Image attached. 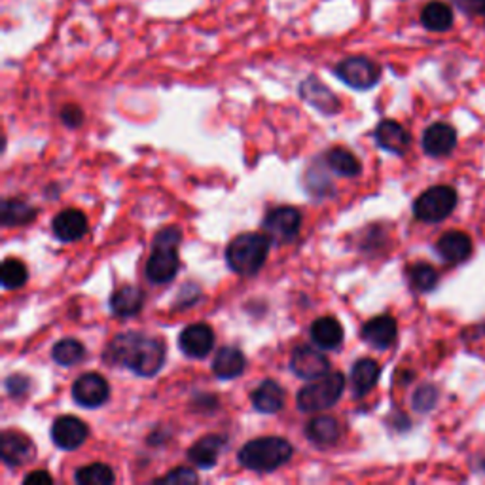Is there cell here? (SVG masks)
<instances>
[{
	"instance_id": "cell-1",
	"label": "cell",
	"mask_w": 485,
	"mask_h": 485,
	"mask_svg": "<svg viewBox=\"0 0 485 485\" xmlns=\"http://www.w3.org/2000/svg\"><path fill=\"white\" fill-rule=\"evenodd\" d=\"M105 360L120 364L141 377H152L165 364V343L137 332L118 333L107 347Z\"/></svg>"
},
{
	"instance_id": "cell-2",
	"label": "cell",
	"mask_w": 485,
	"mask_h": 485,
	"mask_svg": "<svg viewBox=\"0 0 485 485\" xmlns=\"http://www.w3.org/2000/svg\"><path fill=\"white\" fill-rule=\"evenodd\" d=\"M270 247L272 239L267 233H241L226 248V262L230 270L245 277L258 273L265 264L267 255H270Z\"/></svg>"
},
{
	"instance_id": "cell-3",
	"label": "cell",
	"mask_w": 485,
	"mask_h": 485,
	"mask_svg": "<svg viewBox=\"0 0 485 485\" xmlns=\"http://www.w3.org/2000/svg\"><path fill=\"white\" fill-rule=\"evenodd\" d=\"M182 241V233L178 228L169 226L156 233L152 241V255L146 262V277L154 284L171 282L180 267L178 245Z\"/></svg>"
},
{
	"instance_id": "cell-4",
	"label": "cell",
	"mask_w": 485,
	"mask_h": 485,
	"mask_svg": "<svg viewBox=\"0 0 485 485\" xmlns=\"http://www.w3.org/2000/svg\"><path fill=\"white\" fill-rule=\"evenodd\" d=\"M294 454L289 440L281 437H264L250 440L239 449V463L253 472H273L279 466L287 464Z\"/></svg>"
},
{
	"instance_id": "cell-5",
	"label": "cell",
	"mask_w": 485,
	"mask_h": 485,
	"mask_svg": "<svg viewBox=\"0 0 485 485\" xmlns=\"http://www.w3.org/2000/svg\"><path fill=\"white\" fill-rule=\"evenodd\" d=\"M345 389V377L342 372H328L321 377L311 379L298 391V410L306 413H319L338 403Z\"/></svg>"
},
{
	"instance_id": "cell-6",
	"label": "cell",
	"mask_w": 485,
	"mask_h": 485,
	"mask_svg": "<svg viewBox=\"0 0 485 485\" xmlns=\"http://www.w3.org/2000/svg\"><path fill=\"white\" fill-rule=\"evenodd\" d=\"M457 192L451 186H432L413 204V214L421 222H442L457 207Z\"/></svg>"
},
{
	"instance_id": "cell-7",
	"label": "cell",
	"mask_w": 485,
	"mask_h": 485,
	"mask_svg": "<svg viewBox=\"0 0 485 485\" xmlns=\"http://www.w3.org/2000/svg\"><path fill=\"white\" fill-rule=\"evenodd\" d=\"M336 76L353 90H372L381 78L379 65L368 57H347L333 69Z\"/></svg>"
},
{
	"instance_id": "cell-8",
	"label": "cell",
	"mask_w": 485,
	"mask_h": 485,
	"mask_svg": "<svg viewBox=\"0 0 485 485\" xmlns=\"http://www.w3.org/2000/svg\"><path fill=\"white\" fill-rule=\"evenodd\" d=\"M299 226H302V214L294 207H277L264 219L265 233L279 245L290 243L298 236Z\"/></svg>"
},
{
	"instance_id": "cell-9",
	"label": "cell",
	"mask_w": 485,
	"mask_h": 485,
	"mask_svg": "<svg viewBox=\"0 0 485 485\" xmlns=\"http://www.w3.org/2000/svg\"><path fill=\"white\" fill-rule=\"evenodd\" d=\"M108 394H110L108 381L97 372L82 374L73 383V398L82 408L95 410L99 406H103L108 400Z\"/></svg>"
},
{
	"instance_id": "cell-10",
	"label": "cell",
	"mask_w": 485,
	"mask_h": 485,
	"mask_svg": "<svg viewBox=\"0 0 485 485\" xmlns=\"http://www.w3.org/2000/svg\"><path fill=\"white\" fill-rule=\"evenodd\" d=\"M290 370L302 379H316L330 372V362L323 355V349L299 345L290 355Z\"/></svg>"
},
{
	"instance_id": "cell-11",
	"label": "cell",
	"mask_w": 485,
	"mask_h": 485,
	"mask_svg": "<svg viewBox=\"0 0 485 485\" xmlns=\"http://www.w3.org/2000/svg\"><path fill=\"white\" fill-rule=\"evenodd\" d=\"M90 437V429L74 415H61L52 425V440L59 449H78Z\"/></svg>"
},
{
	"instance_id": "cell-12",
	"label": "cell",
	"mask_w": 485,
	"mask_h": 485,
	"mask_svg": "<svg viewBox=\"0 0 485 485\" xmlns=\"http://www.w3.org/2000/svg\"><path fill=\"white\" fill-rule=\"evenodd\" d=\"M35 444L23 432L4 430L0 437V455L8 466H23L35 459Z\"/></svg>"
},
{
	"instance_id": "cell-13",
	"label": "cell",
	"mask_w": 485,
	"mask_h": 485,
	"mask_svg": "<svg viewBox=\"0 0 485 485\" xmlns=\"http://www.w3.org/2000/svg\"><path fill=\"white\" fill-rule=\"evenodd\" d=\"M178 347L190 359H204L214 347V332L204 323L190 325L180 332Z\"/></svg>"
},
{
	"instance_id": "cell-14",
	"label": "cell",
	"mask_w": 485,
	"mask_h": 485,
	"mask_svg": "<svg viewBox=\"0 0 485 485\" xmlns=\"http://www.w3.org/2000/svg\"><path fill=\"white\" fill-rule=\"evenodd\" d=\"M299 95H302L306 103H309L316 110H321L323 114L330 116V114H338L342 110L340 99L315 76H309L307 80L302 82V86H299Z\"/></svg>"
},
{
	"instance_id": "cell-15",
	"label": "cell",
	"mask_w": 485,
	"mask_h": 485,
	"mask_svg": "<svg viewBox=\"0 0 485 485\" xmlns=\"http://www.w3.org/2000/svg\"><path fill=\"white\" fill-rule=\"evenodd\" d=\"M52 230L61 243H74L88 233V216L78 209H65L54 219Z\"/></svg>"
},
{
	"instance_id": "cell-16",
	"label": "cell",
	"mask_w": 485,
	"mask_h": 485,
	"mask_svg": "<svg viewBox=\"0 0 485 485\" xmlns=\"http://www.w3.org/2000/svg\"><path fill=\"white\" fill-rule=\"evenodd\" d=\"M360 336L368 345H372L374 349H379V351L389 349L396 342V336H398L396 321L389 315L374 316L372 321H368L362 326Z\"/></svg>"
},
{
	"instance_id": "cell-17",
	"label": "cell",
	"mask_w": 485,
	"mask_h": 485,
	"mask_svg": "<svg viewBox=\"0 0 485 485\" xmlns=\"http://www.w3.org/2000/svg\"><path fill=\"white\" fill-rule=\"evenodd\" d=\"M457 146V131L449 124H432L423 133V150L429 156H447Z\"/></svg>"
},
{
	"instance_id": "cell-18",
	"label": "cell",
	"mask_w": 485,
	"mask_h": 485,
	"mask_svg": "<svg viewBox=\"0 0 485 485\" xmlns=\"http://www.w3.org/2000/svg\"><path fill=\"white\" fill-rule=\"evenodd\" d=\"M376 143L383 150H387V152L403 156L408 152V148L411 144V137H410V133L398 122L383 120L376 127Z\"/></svg>"
},
{
	"instance_id": "cell-19",
	"label": "cell",
	"mask_w": 485,
	"mask_h": 485,
	"mask_svg": "<svg viewBox=\"0 0 485 485\" xmlns=\"http://www.w3.org/2000/svg\"><path fill=\"white\" fill-rule=\"evenodd\" d=\"M437 253L449 264H461L472 255V239L463 231H447L438 239Z\"/></svg>"
},
{
	"instance_id": "cell-20",
	"label": "cell",
	"mask_w": 485,
	"mask_h": 485,
	"mask_svg": "<svg viewBox=\"0 0 485 485\" xmlns=\"http://www.w3.org/2000/svg\"><path fill=\"white\" fill-rule=\"evenodd\" d=\"M311 340L323 351L338 349L343 342V326L336 316H323L311 325Z\"/></svg>"
},
{
	"instance_id": "cell-21",
	"label": "cell",
	"mask_w": 485,
	"mask_h": 485,
	"mask_svg": "<svg viewBox=\"0 0 485 485\" xmlns=\"http://www.w3.org/2000/svg\"><path fill=\"white\" fill-rule=\"evenodd\" d=\"M247 368V359L236 347H222L216 351L212 360V374L219 379H236Z\"/></svg>"
},
{
	"instance_id": "cell-22",
	"label": "cell",
	"mask_w": 485,
	"mask_h": 485,
	"mask_svg": "<svg viewBox=\"0 0 485 485\" xmlns=\"http://www.w3.org/2000/svg\"><path fill=\"white\" fill-rule=\"evenodd\" d=\"M250 403L260 413H277L284 406V389L277 381L265 379L250 394Z\"/></svg>"
},
{
	"instance_id": "cell-23",
	"label": "cell",
	"mask_w": 485,
	"mask_h": 485,
	"mask_svg": "<svg viewBox=\"0 0 485 485\" xmlns=\"http://www.w3.org/2000/svg\"><path fill=\"white\" fill-rule=\"evenodd\" d=\"M224 446H226L224 437H219V434H211V437H204L202 440H197L188 449V459L199 468H211L219 463V457L222 454Z\"/></svg>"
},
{
	"instance_id": "cell-24",
	"label": "cell",
	"mask_w": 485,
	"mask_h": 485,
	"mask_svg": "<svg viewBox=\"0 0 485 485\" xmlns=\"http://www.w3.org/2000/svg\"><path fill=\"white\" fill-rule=\"evenodd\" d=\"M342 427L336 417L316 415L306 427V437L315 446H332L340 440Z\"/></svg>"
},
{
	"instance_id": "cell-25",
	"label": "cell",
	"mask_w": 485,
	"mask_h": 485,
	"mask_svg": "<svg viewBox=\"0 0 485 485\" xmlns=\"http://www.w3.org/2000/svg\"><path fill=\"white\" fill-rule=\"evenodd\" d=\"M144 306V292L137 287H122L110 296V309L114 315L122 316V319H129L143 311Z\"/></svg>"
},
{
	"instance_id": "cell-26",
	"label": "cell",
	"mask_w": 485,
	"mask_h": 485,
	"mask_svg": "<svg viewBox=\"0 0 485 485\" xmlns=\"http://www.w3.org/2000/svg\"><path fill=\"white\" fill-rule=\"evenodd\" d=\"M381 368L374 359H360L355 362L353 370H351V387L357 398H362L364 394L370 393L379 379Z\"/></svg>"
},
{
	"instance_id": "cell-27",
	"label": "cell",
	"mask_w": 485,
	"mask_h": 485,
	"mask_svg": "<svg viewBox=\"0 0 485 485\" xmlns=\"http://www.w3.org/2000/svg\"><path fill=\"white\" fill-rule=\"evenodd\" d=\"M37 219V209L22 199H4L0 207V222L4 228L12 226H25Z\"/></svg>"
},
{
	"instance_id": "cell-28",
	"label": "cell",
	"mask_w": 485,
	"mask_h": 485,
	"mask_svg": "<svg viewBox=\"0 0 485 485\" xmlns=\"http://www.w3.org/2000/svg\"><path fill=\"white\" fill-rule=\"evenodd\" d=\"M326 165L333 173H338L340 177H349V178L360 175V171H362L360 161L357 160V156L342 146L328 150Z\"/></svg>"
},
{
	"instance_id": "cell-29",
	"label": "cell",
	"mask_w": 485,
	"mask_h": 485,
	"mask_svg": "<svg viewBox=\"0 0 485 485\" xmlns=\"http://www.w3.org/2000/svg\"><path fill=\"white\" fill-rule=\"evenodd\" d=\"M421 23L425 29L434 30V32H444L451 25H454V12L451 8L440 0H434V3H429L423 12H421Z\"/></svg>"
},
{
	"instance_id": "cell-30",
	"label": "cell",
	"mask_w": 485,
	"mask_h": 485,
	"mask_svg": "<svg viewBox=\"0 0 485 485\" xmlns=\"http://www.w3.org/2000/svg\"><path fill=\"white\" fill-rule=\"evenodd\" d=\"M116 476L112 468L103 463H93L88 466H82L74 474V481L80 485H110L114 483Z\"/></svg>"
},
{
	"instance_id": "cell-31",
	"label": "cell",
	"mask_w": 485,
	"mask_h": 485,
	"mask_svg": "<svg viewBox=\"0 0 485 485\" xmlns=\"http://www.w3.org/2000/svg\"><path fill=\"white\" fill-rule=\"evenodd\" d=\"M408 279L411 282V287L420 292H430L437 289V284H438L437 270H434V267L427 262H417L410 265Z\"/></svg>"
},
{
	"instance_id": "cell-32",
	"label": "cell",
	"mask_w": 485,
	"mask_h": 485,
	"mask_svg": "<svg viewBox=\"0 0 485 485\" xmlns=\"http://www.w3.org/2000/svg\"><path fill=\"white\" fill-rule=\"evenodd\" d=\"M83 357H86V347H83L78 340L66 338L61 340L54 345L52 349V359L59 364V366H74L78 364Z\"/></svg>"
},
{
	"instance_id": "cell-33",
	"label": "cell",
	"mask_w": 485,
	"mask_h": 485,
	"mask_svg": "<svg viewBox=\"0 0 485 485\" xmlns=\"http://www.w3.org/2000/svg\"><path fill=\"white\" fill-rule=\"evenodd\" d=\"M27 267L18 258H6L3 262V267H0V282H3V287L8 290L22 289L27 282Z\"/></svg>"
},
{
	"instance_id": "cell-34",
	"label": "cell",
	"mask_w": 485,
	"mask_h": 485,
	"mask_svg": "<svg viewBox=\"0 0 485 485\" xmlns=\"http://www.w3.org/2000/svg\"><path fill=\"white\" fill-rule=\"evenodd\" d=\"M437 400H438L437 389H434L432 385H423V387L417 389L413 396V408L417 411H430L434 404H437Z\"/></svg>"
},
{
	"instance_id": "cell-35",
	"label": "cell",
	"mask_w": 485,
	"mask_h": 485,
	"mask_svg": "<svg viewBox=\"0 0 485 485\" xmlns=\"http://www.w3.org/2000/svg\"><path fill=\"white\" fill-rule=\"evenodd\" d=\"M199 478L194 471H188V468H175L169 474H165L158 478V483H195Z\"/></svg>"
},
{
	"instance_id": "cell-36",
	"label": "cell",
	"mask_w": 485,
	"mask_h": 485,
	"mask_svg": "<svg viewBox=\"0 0 485 485\" xmlns=\"http://www.w3.org/2000/svg\"><path fill=\"white\" fill-rule=\"evenodd\" d=\"M61 122L66 127H78L83 122V112L78 107H74V105H66L61 110Z\"/></svg>"
},
{
	"instance_id": "cell-37",
	"label": "cell",
	"mask_w": 485,
	"mask_h": 485,
	"mask_svg": "<svg viewBox=\"0 0 485 485\" xmlns=\"http://www.w3.org/2000/svg\"><path fill=\"white\" fill-rule=\"evenodd\" d=\"M6 387H8L10 394L22 396L29 389V379L23 377V376H10L6 379Z\"/></svg>"
},
{
	"instance_id": "cell-38",
	"label": "cell",
	"mask_w": 485,
	"mask_h": 485,
	"mask_svg": "<svg viewBox=\"0 0 485 485\" xmlns=\"http://www.w3.org/2000/svg\"><path fill=\"white\" fill-rule=\"evenodd\" d=\"M23 483L25 485H49V483H54V478L49 476L46 471H35V472H30L23 478Z\"/></svg>"
}]
</instances>
